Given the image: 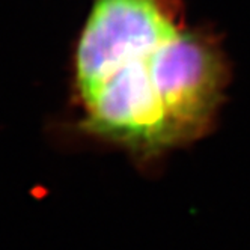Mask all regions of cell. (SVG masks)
Listing matches in <instances>:
<instances>
[{
    "label": "cell",
    "instance_id": "1",
    "mask_svg": "<svg viewBox=\"0 0 250 250\" xmlns=\"http://www.w3.org/2000/svg\"><path fill=\"white\" fill-rule=\"evenodd\" d=\"M225 87L217 51L155 0H98L76 51L83 128L137 155L201 137Z\"/></svg>",
    "mask_w": 250,
    "mask_h": 250
}]
</instances>
